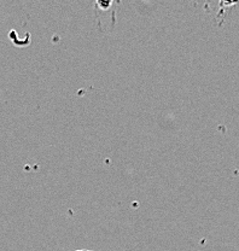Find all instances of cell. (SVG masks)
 <instances>
[{
	"mask_svg": "<svg viewBox=\"0 0 239 251\" xmlns=\"http://www.w3.org/2000/svg\"><path fill=\"white\" fill-rule=\"evenodd\" d=\"M238 2H239V0H219L220 11H221V14H222L226 9L235 6V5L238 4Z\"/></svg>",
	"mask_w": 239,
	"mask_h": 251,
	"instance_id": "6da1fadb",
	"label": "cell"
},
{
	"mask_svg": "<svg viewBox=\"0 0 239 251\" xmlns=\"http://www.w3.org/2000/svg\"><path fill=\"white\" fill-rule=\"evenodd\" d=\"M96 5H97L98 9L106 11V10L110 9L111 5H113V0H96Z\"/></svg>",
	"mask_w": 239,
	"mask_h": 251,
	"instance_id": "7a4b0ae2",
	"label": "cell"
},
{
	"mask_svg": "<svg viewBox=\"0 0 239 251\" xmlns=\"http://www.w3.org/2000/svg\"><path fill=\"white\" fill-rule=\"evenodd\" d=\"M76 251H92V250H76Z\"/></svg>",
	"mask_w": 239,
	"mask_h": 251,
	"instance_id": "3957f363",
	"label": "cell"
}]
</instances>
